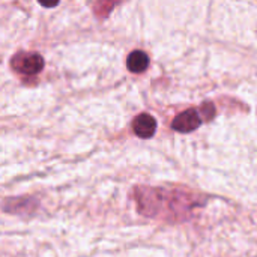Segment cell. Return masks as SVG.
<instances>
[{
  "label": "cell",
  "mask_w": 257,
  "mask_h": 257,
  "mask_svg": "<svg viewBox=\"0 0 257 257\" xmlns=\"http://www.w3.org/2000/svg\"><path fill=\"white\" fill-rule=\"evenodd\" d=\"M11 66L18 74L35 75L44 69V59L38 53H18L11 59Z\"/></svg>",
  "instance_id": "cell-1"
},
{
  "label": "cell",
  "mask_w": 257,
  "mask_h": 257,
  "mask_svg": "<svg viewBox=\"0 0 257 257\" xmlns=\"http://www.w3.org/2000/svg\"><path fill=\"white\" fill-rule=\"evenodd\" d=\"M202 122H203V119L199 114V111L194 108H190V110H185L175 117L172 128L179 131V133H191V131L197 130L202 125Z\"/></svg>",
  "instance_id": "cell-2"
},
{
  "label": "cell",
  "mask_w": 257,
  "mask_h": 257,
  "mask_svg": "<svg viewBox=\"0 0 257 257\" xmlns=\"http://www.w3.org/2000/svg\"><path fill=\"white\" fill-rule=\"evenodd\" d=\"M133 130L140 139H151L157 133V120L149 113H142L133 120Z\"/></svg>",
  "instance_id": "cell-3"
},
{
  "label": "cell",
  "mask_w": 257,
  "mask_h": 257,
  "mask_svg": "<svg viewBox=\"0 0 257 257\" xmlns=\"http://www.w3.org/2000/svg\"><path fill=\"white\" fill-rule=\"evenodd\" d=\"M149 66V57L145 51L142 50H136L133 53L128 54V59H126V68L130 72H134V74H140V72H145Z\"/></svg>",
  "instance_id": "cell-4"
},
{
  "label": "cell",
  "mask_w": 257,
  "mask_h": 257,
  "mask_svg": "<svg viewBox=\"0 0 257 257\" xmlns=\"http://www.w3.org/2000/svg\"><path fill=\"white\" fill-rule=\"evenodd\" d=\"M202 114L205 117V120H211L215 116V108L211 102H206L205 107H202Z\"/></svg>",
  "instance_id": "cell-5"
}]
</instances>
